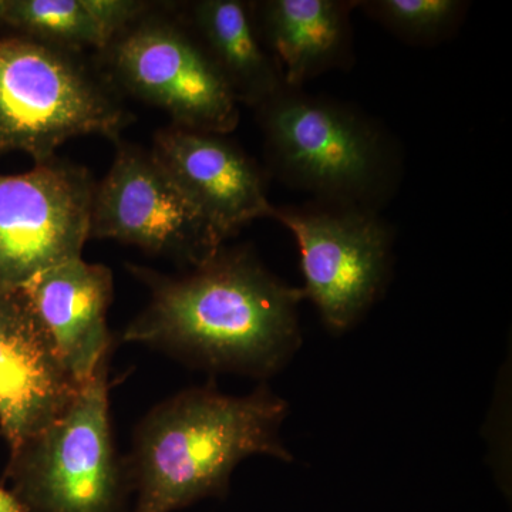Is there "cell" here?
Instances as JSON below:
<instances>
[{"label": "cell", "instance_id": "obj_5", "mask_svg": "<svg viewBox=\"0 0 512 512\" xmlns=\"http://www.w3.org/2000/svg\"><path fill=\"white\" fill-rule=\"evenodd\" d=\"M109 357L52 424L10 450L8 490L29 512H126L131 490L110 423Z\"/></svg>", "mask_w": 512, "mask_h": 512}, {"label": "cell", "instance_id": "obj_8", "mask_svg": "<svg viewBox=\"0 0 512 512\" xmlns=\"http://www.w3.org/2000/svg\"><path fill=\"white\" fill-rule=\"evenodd\" d=\"M92 238L134 245L190 268L227 241L151 151L120 141L109 173L94 187Z\"/></svg>", "mask_w": 512, "mask_h": 512}, {"label": "cell", "instance_id": "obj_9", "mask_svg": "<svg viewBox=\"0 0 512 512\" xmlns=\"http://www.w3.org/2000/svg\"><path fill=\"white\" fill-rule=\"evenodd\" d=\"M94 187L87 168L57 157L28 173L0 174V291L82 258Z\"/></svg>", "mask_w": 512, "mask_h": 512}, {"label": "cell", "instance_id": "obj_12", "mask_svg": "<svg viewBox=\"0 0 512 512\" xmlns=\"http://www.w3.org/2000/svg\"><path fill=\"white\" fill-rule=\"evenodd\" d=\"M20 289L64 365L77 382L86 383L109 357L110 269L76 258L46 269Z\"/></svg>", "mask_w": 512, "mask_h": 512}, {"label": "cell", "instance_id": "obj_16", "mask_svg": "<svg viewBox=\"0 0 512 512\" xmlns=\"http://www.w3.org/2000/svg\"><path fill=\"white\" fill-rule=\"evenodd\" d=\"M470 3L463 0H357V9L403 42L437 45L463 23Z\"/></svg>", "mask_w": 512, "mask_h": 512}, {"label": "cell", "instance_id": "obj_6", "mask_svg": "<svg viewBox=\"0 0 512 512\" xmlns=\"http://www.w3.org/2000/svg\"><path fill=\"white\" fill-rule=\"evenodd\" d=\"M301 252L305 299L326 328L343 333L382 296L392 265L393 234L379 211L316 201L274 207Z\"/></svg>", "mask_w": 512, "mask_h": 512}, {"label": "cell", "instance_id": "obj_17", "mask_svg": "<svg viewBox=\"0 0 512 512\" xmlns=\"http://www.w3.org/2000/svg\"><path fill=\"white\" fill-rule=\"evenodd\" d=\"M0 512H29L8 488L0 487Z\"/></svg>", "mask_w": 512, "mask_h": 512}, {"label": "cell", "instance_id": "obj_2", "mask_svg": "<svg viewBox=\"0 0 512 512\" xmlns=\"http://www.w3.org/2000/svg\"><path fill=\"white\" fill-rule=\"evenodd\" d=\"M288 410L266 386L242 397L198 387L158 404L141 421L126 466L136 493L131 512H175L224 497L235 467L251 456L291 463L281 439Z\"/></svg>", "mask_w": 512, "mask_h": 512}, {"label": "cell", "instance_id": "obj_10", "mask_svg": "<svg viewBox=\"0 0 512 512\" xmlns=\"http://www.w3.org/2000/svg\"><path fill=\"white\" fill-rule=\"evenodd\" d=\"M82 387L22 289L0 291V431L10 450L59 419Z\"/></svg>", "mask_w": 512, "mask_h": 512}, {"label": "cell", "instance_id": "obj_13", "mask_svg": "<svg viewBox=\"0 0 512 512\" xmlns=\"http://www.w3.org/2000/svg\"><path fill=\"white\" fill-rule=\"evenodd\" d=\"M252 8L262 42L286 86L302 89L353 62L352 13L357 0H259Z\"/></svg>", "mask_w": 512, "mask_h": 512}, {"label": "cell", "instance_id": "obj_11", "mask_svg": "<svg viewBox=\"0 0 512 512\" xmlns=\"http://www.w3.org/2000/svg\"><path fill=\"white\" fill-rule=\"evenodd\" d=\"M151 153L225 239L272 218L264 170L222 134L171 124L158 131Z\"/></svg>", "mask_w": 512, "mask_h": 512}, {"label": "cell", "instance_id": "obj_14", "mask_svg": "<svg viewBox=\"0 0 512 512\" xmlns=\"http://www.w3.org/2000/svg\"><path fill=\"white\" fill-rule=\"evenodd\" d=\"M239 106L258 109L286 87L259 35L252 2L197 0L181 13Z\"/></svg>", "mask_w": 512, "mask_h": 512}, {"label": "cell", "instance_id": "obj_4", "mask_svg": "<svg viewBox=\"0 0 512 512\" xmlns=\"http://www.w3.org/2000/svg\"><path fill=\"white\" fill-rule=\"evenodd\" d=\"M131 121L76 52L28 36L0 39V151L45 163L70 138L119 140Z\"/></svg>", "mask_w": 512, "mask_h": 512}, {"label": "cell", "instance_id": "obj_7", "mask_svg": "<svg viewBox=\"0 0 512 512\" xmlns=\"http://www.w3.org/2000/svg\"><path fill=\"white\" fill-rule=\"evenodd\" d=\"M101 53L114 82L174 126L222 136L237 128L238 101L183 15L153 6Z\"/></svg>", "mask_w": 512, "mask_h": 512}, {"label": "cell", "instance_id": "obj_1", "mask_svg": "<svg viewBox=\"0 0 512 512\" xmlns=\"http://www.w3.org/2000/svg\"><path fill=\"white\" fill-rule=\"evenodd\" d=\"M150 292L123 342L161 349L218 372L268 377L301 346L302 288L269 272L247 248L222 247L188 274L128 265Z\"/></svg>", "mask_w": 512, "mask_h": 512}, {"label": "cell", "instance_id": "obj_3", "mask_svg": "<svg viewBox=\"0 0 512 512\" xmlns=\"http://www.w3.org/2000/svg\"><path fill=\"white\" fill-rule=\"evenodd\" d=\"M255 111L269 174L292 190L376 211L393 197L402 157L362 111L288 86Z\"/></svg>", "mask_w": 512, "mask_h": 512}, {"label": "cell", "instance_id": "obj_15", "mask_svg": "<svg viewBox=\"0 0 512 512\" xmlns=\"http://www.w3.org/2000/svg\"><path fill=\"white\" fill-rule=\"evenodd\" d=\"M151 8L138 0H0V22L72 52H103Z\"/></svg>", "mask_w": 512, "mask_h": 512}]
</instances>
